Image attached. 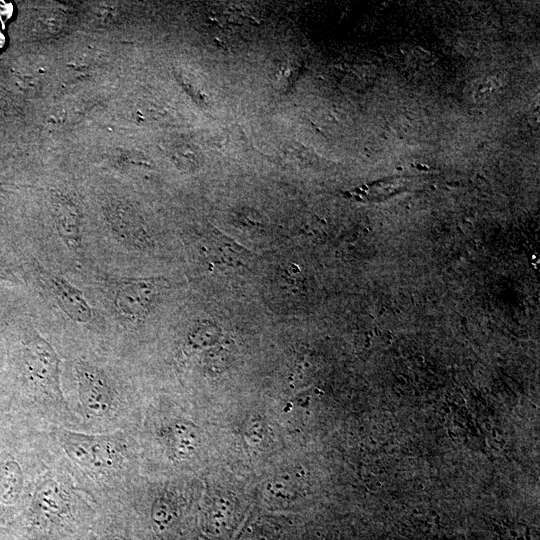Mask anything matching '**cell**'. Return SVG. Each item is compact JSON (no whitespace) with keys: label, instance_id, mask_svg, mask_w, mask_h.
<instances>
[{"label":"cell","instance_id":"1","mask_svg":"<svg viewBox=\"0 0 540 540\" xmlns=\"http://www.w3.org/2000/svg\"><path fill=\"white\" fill-rule=\"evenodd\" d=\"M16 365L26 388L63 401L60 360L48 341L39 335L29 339L18 353Z\"/></svg>","mask_w":540,"mask_h":540},{"label":"cell","instance_id":"2","mask_svg":"<svg viewBox=\"0 0 540 540\" xmlns=\"http://www.w3.org/2000/svg\"><path fill=\"white\" fill-rule=\"evenodd\" d=\"M60 442L76 463L94 471L116 467L122 460V448L116 439L110 436H95L60 432Z\"/></svg>","mask_w":540,"mask_h":540},{"label":"cell","instance_id":"3","mask_svg":"<svg viewBox=\"0 0 540 540\" xmlns=\"http://www.w3.org/2000/svg\"><path fill=\"white\" fill-rule=\"evenodd\" d=\"M167 288L169 282L162 276L125 279L117 286L115 306L127 319L139 322Z\"/></svg>","mask_w":540,"mask_h":540},{"label":"cell","instance_id":"4","mask_svg":"<svg viewBox=\"0 0 540 540\" xmlns=\"http://www.w3.org/2000/svg\"><path fill=\"white\" fill-rule=\"evenodd\" d=\"M78 395L87 415L103 417L114 405V391L108 377L97 367L87 363L75 366Z\"/></svg>","mask_w":540,"mask_h":540},{"label":"cell","instance_id":"5","mask_svg":"<svg viewBox=\"0 0 540 540\" xmlns=\"http://www.w3.org/2000/svg\"><path fill=\"white\" fill-rule=\"evenodd\" d=\"M42 276L57 304L70 319L78 323L92 320L93 310L80 290L57 274L43 270Z\"/></svg>","mask_w":540,"mask_h":540},{"label":"cell","instance_id":"6","mask_svg":"<svg viewBox=\"0 0 540 540\" xmlns=\"http://www.w3.org/2000/svg\"><path fill=\"white\" fill-rule=\"evenodd\" d=\"M202 251L212 265L245 266L252 253L234 240L212 228L202 244Z\"/></svg>","mask_w":540,"mask_h":540},{"label":"cell","instance_id":"7","mask_svg":"<svg viewBox=\"0 0 540 540\" xmlns=\"http://www.w3.org/2000/svg\"><path fill=\"white\" fill-rule=\"evenodd\" d=\"M55 222L59 236L66 246L74 252H79L81 242V214L78 207L71 201L62 200L56 204Z\"/></svg>","mask_w":540,"mask_h":540},{"label":"cell","instance_id":"8","mask_svg":"<svg viewBox=\"0 0 540 540\" xmlns=\"http://www.w3.org/2000/svg\"><path fill=\"white\" fill-rule=\"evenodd\" d=\"M67 495L55 482L42 483L34 494L33 508L40 513L61 514L67 507Z\"/></svg>","mask_w":540,"mask_h":540},{"label":"cell","instance_id":"9","mask_svg":"<svg viewBox=\"0 0 540 540\" xmlns=\"http://www.w3.org/2000/svg\"><path fill=\"white\" fill-rule=\"evenodd\" d=\"M110 222L116 234L123 240L139 245L145 240V233L138 219L126 207H116L110 212Z\"/></svg>","mask_w":540,"mask_h":540},{"label":"cell","instance_id":"10","mask_svg":"<svg viewBox=\"0 0 540 540\" xmlns=\"http://www.w3.org/2000/svg\"><path fill=\"white\" fill-rule=\"evenodd\" d=\"M170 444L178 456L188 454L192 446V431L184 424H175L170 430Z\"/></svg>","mask_w":540,"mask_h":540},{"label":"cell","instance_id":"11","mask_svg":"<svg viewBox=\"0 0 540 540\" xmlns=\"http://www.w3.org/2000/svg\"><path fill=\"white\" fill-rule=\"evenodd\" d=\"M170 508L165 501H159L155 504L153 509V519L157 525L163 526L171 521Z\"/></svg>","mask_w":540,"mask_h":540},{"label":"cell","instance_id":"12","mask_svg":"<svg viewBox=\"0 0 540 540\" xmlns=\"http://www.w3.org/2000/svg\"><path fill=\"white\" fill-rule=\"evenodd\" d=\"M176 159L179 160V163L185 168H189V165H196L197 158L196 154L192 153L190 150L186 151V148L180 149L176 154Z\"/></svg>","mask_w":540,"mask_h":540},{"label":"cell","instance_id":"13","mask_svg":"<svg viewBox=\"0 0 540 540\" xmlns=\"http://www.w3.org/2000/svg\"><path fill=\"white\" fill-rule=\"evenodd\" d=\"M13 6L0 1V20L4 23L12 16Z\"/></svg>","mask_w":540,"mask_h":540},{"label":"cell","instance_id":"14","mask_svg":"<svg viewBox=\"0 0 540 540\" xmlns=\"http://www.w3.org/2000/svg\"><path fill=\"white\" fill-rule=\"evenodd\" d=\"M4 44V37L3 35L0 33V48L3 46Z\"/></svg>","mask_w":540,"mask_h":540},{"label":"cell","instance_id":"15","mask_svg":"<svg viewBox=\"0 0 540 540\" xmlns=\"http://www.w3.org/2000/svg\"><path fill=\"white\" fill-rule=\"evenodd\" d=\"M3 277H5L4 274L0 273V280L3 279Z\"/></svg>","mask_w":540,"mask_h":540}]
</instances>
